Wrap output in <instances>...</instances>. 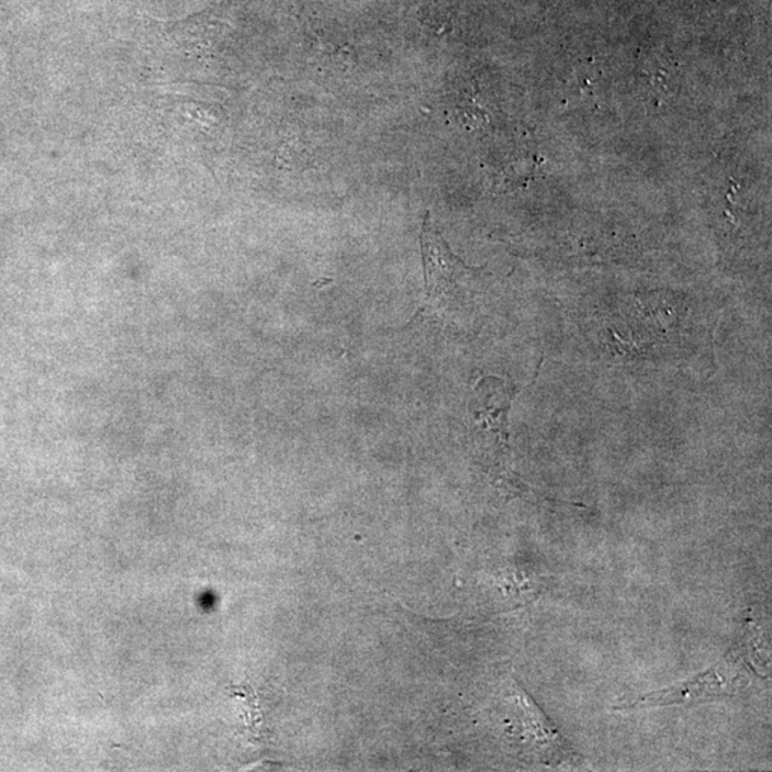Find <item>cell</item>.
I'll use <instances>...</instances> for the list:
<instances>
[{"mask_svg":"<svg viewBox=\"0 0 772 772\" xmlns=\"http://www.w3.org/2000/svg\"><path fill=\"white\" fill-rule=\"evenodd\" d=\"M750 684V671L738 653H728L723 662L674 689L658 691L638 698L624 708H650L661 705L697 704L713 698L732 697Z\"/></svg>","mask_w":772,"mask_h":772,"instance_id":"6da1fadb","label":"cell"},{"mask_svg":"<svg viewBox=\"0 0 772 772\" xmlns=\"http://www.w3.org/2000/svg\"><path fill=\"white\" fill-rule=\"evenodd\" d=\"M521 703V738L527 741L529 750L538 754L539 760L551 764L562 762L563 757L571 754L570 748L563 741L552 724L541 709L529 700L528 695L519 697Z\"/></svg>","mask_w":772,"mask_h":772,"instance_id":"7a4b0ae2","label":"cell"},{"mask_svg":"<svg viewBox=\"0 0 772 772\" xmlns=\"http://www.w3.org/2000/svg\"><path fill=\"white\" fill-rule=\"evenodd\" d=\"M168 33L184 49L212 45L225 26L224 9H211L199 15L167 23Z\"/></svg>","mask_w":772,"mask_h":772,"instance_id":"3957f363","label":"cell"}]
</instances>
